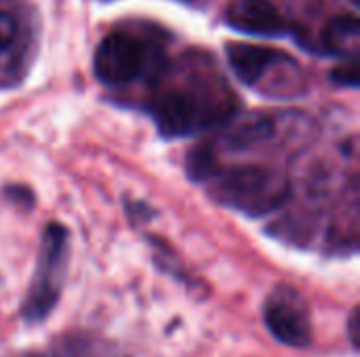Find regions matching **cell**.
Here are the masks:
<instances>
[{
	"label": "cell",
	"instance_id": "16",
	"mask_svg": "<svg viewBox=\"0 0 360 357\" xmlns=\"http://www.w3.org/2000/svg\"><path fill=\"white\" fill-rule=\"evenodd\" d=\"M350 2H352L354 6H359V4H360V0H350Z\"/></svg>",
	"mask_w": 360,
	"mask_h": 357
},
{
	"label": "cell",
	"instance_id": "3",
	"mask_svg": "<svg viewBox=\"0 0 360 357\" xmlns=\"http://www.w3.org/2000/svg\"><path fill=\"white\" fill-rule=\"evenodd\" d=\"M228 63L234 76L251 88H259L270 97H295L304 93L302 69L287 53L247 42H230L226 46Z\"/></svg>",
	"mask_w": 360,
	"mask_h": 357
},
{
	"label": "cell",
	"instance_id": "4",
	"mask_svg": "<svg viewBox=\"0 0 360 357\" xmlns=\"http://www.w3.org/2000/svg\"><path fill=\"white\" fill-rule=\"evenodd\" d=\"M70 261V231L59 223L44 227L32 284L21 303V318L27 324L44 322L57 307Z\"/></svg>",
	"mask_w": 360,
	"mask_h": 357
},
{
	"label": "cell",
	"instance_id": "15",
	"mask_svg": "<svg viewBox=\"0 0 360 357\" xmlns=\"http://www.w3.org/2000/svg\"><path fill=\"white\" fill-rule=\"evenodd\" d=\"M23 357H49V356H44V353H38V351H30V353H25Z\"/></svg>",
	"mask_w": 360,
	"mask_h": 357
},
{
	"label": "cell",
	"instance_id": "11",
	"mask_svg": "<svg viewBox=\"0 0 360 357\" xmlns=\"http://www.w3.org/2000/svg\"><path fill=\"white\" fill-rule=\"evenodd\" d=\"M219 168H221V164L217 160L213 143L205 141V143L196 145L194 149H190L188 160H186V170H188V177L192 181L207 183Z\"/></svg>",
	"mask_w": 360,
	"mask_h": 357
},
{
	"label": "cell",
	"instance_id": "7",
	"mask_svg": "<svg viewBox=\"0 0 360 357\" xmlns=\"http://www.w3.org/2000/svg\"><path fill=\"white\" fill-rule=\"evenodd\" d=\"M224 21L249 36L281 38L291 32V25L270 0H232L224 13Z\"/></svg>",
	"mask_w": 360,
	"mask_h": 357
},
{
	"label": "cell",
	"instance_id": "9",
	"mask_svg": "<svg viewBox=\"0 0 360 357\" xmlns=\"http://www.w3.org/2000/svg\"><path fill=\"white\" fill-rule=\"evenodd\" d=\"M321 46L327 55H338L346 59L359 57L360 50V21L356 15H338L327 21Z\"/></svg>",
	"mask_w": 360,
	"mask_h": 357
},
{
	"label": "cell",
	"instance_id": "10",
	"mask_svg": "<svg viewBox=\"0 0 360 357\" xmlns=\"http://www.w3.org/2000/svg\"><path fill=\"white\" fill-rule=\"evenodd\" d=\"M53 357H127L114 343L91 332H68L53 345Z\"/></svg>",
	"mask_w": 360,
	"mask_h": 357
},
{
	"label": "cell",
	"instance_id": "6",
	"mask_svg": "<svg viewBox=\"0 0 360 357\" xmlns=\"http://www.w3.org/2000/svg\"><path fill=\"white\" fill-rule=\"evenodd\" d=\"M264 322L270 335L287 347L306 349L312 345L310 307L302 292L289 284L270 290L264 303Z\"/></svg>",
	"mask_w": 360,
	"mask_h": 357
},
{
	"label": "cell",
	"instance_id": "2",
	"mask_svg": "<svg viewBox=\"0 0 360 357\" xmlns=\"http://www.w3.org/2000/svg\"><path fill=\"white\" fill-rule=\"evenodd\" d=\"M209 196L247 217H266L287 204L291 181L285 173L257 164L219 168L209 181Z\"/></svg>",
	"mask_w": 360,
	"mask_h": 357
},
{
	"label": "cell",
	"instance_id": "14",
	"mask_svg": "<svg viewBox=\"0 0 360 357\" xmlns=\"http://www.w3.org/2000/svg\"><path fill=\"white\" fill-rule=\"evenodd\" d=\"M348 335H350V343L354 349H359V309L354 307L350 318H348Z\"/></svg>",
	"mask_w": 360,
	"mask_h": 357
},
{
	"label": "cell",
	"instance_id": "12",
	"mask_svg": "<svg viewBox=\"0 0 360 357\" xmlns=\"http://www.w3.org/2000/svg\"><path fill=\"white\" fill-rule=\"evenodd\" d=\"M331 80L338 84V86H346V88H356L360 84L359 76V57L354 59H348L346 63L333 67L331 72Z\"/></svg>",
	"mask_w": 360,
	"mask_h": 357
},
{
	"label": "cell",
	"instance_id": "13",
	"mask_svg": "<svg viewBox=\"0 0 360 357\" xmlns=\"http://www.w3.org/2000/svg\"><path fill=\"white\" fill-rule=\"evenodd\" d=\"M17 21L11 13L0 11V53L11 48L17 40Z\"/></svg>",
	"mask_w": 360,
	"mask_h": 357
},
{
	"label": "cell",
	"instance_id": "17",
	"mask_svg": "<svg viewBox=\"0 0 360 357\" xmlns=\"http://www.w3.org/2000/svg\"><path fill=\"white\" fill-rule=\"evenodd\" d=\"M184 2H190V0H184Z\"/></svg>",
	"mask_w": 360,
	"mask_h": 357
},
{
	"label": "cell",
	"instance_id": "5",
	"mask_svg": "<svg viewBox=\"0 0 360 357\" xmlns=\"http://www.w3.org/2000/svg\"><path fill=\"white\" fill-rule=\"evenodd\" d=\"M160 59V48L129 32H114L105 36L93 57V72L97 80L105 86L120 88L137 82L146 74H156L165 61Z\"/></svg>",
	"mask_w": 360,
	"mask_h": 357
},
{
	"label": "cell",
	"instance_id": "1",
	"mask_svg": "<svg viewBox=\"0 0 360 357\" xmlns=\"http://www.w3.org/2000/svg\"><path fill=\"white\" fill-rule=\"evenodd\" d=\"M148 109L162 137H196L226 126L238 114V99L213 57L188 50L152 76Z\"/></svg>",
	"mask_w": 360,
	"mask_h": 357
},
{
	"label": "cell",
	"instance_id": "8",
	"mask_svg": "<svg viewBox=\"0 0 360 357\" xmlns=\"http://www.w3.org/2000/svg\"><path fill=\"white\" fill-rule=\"evenodd\" d=\"M274 130H276L274 118L268 114H259V112H251L243 116L236 114L228 122V128L224 133V145L234 151H245L272 139Z\"/></svg>",
	"mask_w": 360,
	"mask_h": 357
}]
</instances>
